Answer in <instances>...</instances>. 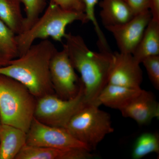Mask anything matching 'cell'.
Here are the masks:
<instances>
[{"instance_id": "8", "label": "cell", "mask_w": 159, "mask_h": 159, "mask_svg": "<svg viewBox=\"0 0 159 159\" xmlns=\"http://www.w3.org/2000/svg\"><path fill=\"white\" fill-rule=\"evenodd\" d=\"M26 145L60 148H82L90 151L66 128L46 125L34 117L27 133Z\"/></svg>"}, {"instance_id": "27", "label": "cell", "mask_w": 159, "mask_h": 159, "mask_svg": "<svg viewBox=\"0 0 159 159\" xmlns=\"http://www.w3.org/2000/svg\"><path fill=\"white\" fill-rule=\"evenodd\" d=\"M1 67V66H0V67Z\"/></svg>"}, {"instance_id": "25", "label": "cell", "mask_w": 159, "mask_h": 159, "mask_svg": "<svg viewBox=\"0 0 159 159\" xmlns=\"http://www.w3.org/2000/svg\"><path fill=\"white\" fill-rule=\"evenodd\" d=\"M150 11L152 19L159 21V0H149Z\"/></svg>"}, {"instance_id": "19", "label": "cell", "mask_w": 159, "mask_h": 159, "mask_svg": "<svg viewBox=\"0 0 159 159\" xmlns=\"http://www.w3.org/2000/svg\"><path fill=\"white\" fill-rule=\"evenodd\" d=\"M153 152L159 153L158 134L144 133L137 138L132 152V157L133 159H140Z\"/></svg>"}, {"instance_id": "2", "label": "cell", "mask_w": 159, "mask_h": 159, "mask_svg": "<svg viewBox=\"0 0 159 159\" xmlns=\"http://www.w3.org/2000/svg\"><path fill=\"white\" fill-rule=\"evenodd\" d=\"M63 44L75 70L80 75L88 103H94L107 85L114 61L112 52L91 51L81 36L66 34Z\"/></svg>"}, {"instance_id": "14", "label": "cell", "mask_w": 159, "mask_h": 159, "mask_svg": "<svg viewBox=\"0 0 159 159\" xmlns=\"http://www.w3.org/2000/svg\"><path fill=\"white\" fill-rule=\"evenodd\" d=\"M27 133L15 126L0 125V159H15L26 144Z\"/></svg>"}, {"instance_id": "24", "label": "cell", "mask_w": 159, "mask_h": 159, "mask_svg": "<svg viewBox=\"0 0 159 159\" xmlns=\"http://www.w3.org/2000/svg\"><path fill=\"white\" fill-rule=\"evenodd\" d=\"M134 16L149 10V0H127Z\"/></svg>"}, {"instance_id": "15", "label": "cell", "mask_w": 159, "mask_h": 159, "mask_svg": "<svg viewBox=\"0 0 159 159\" xmlns=\"http://www.w3.org/2000/svg\"><path fill=\"white\" fill-rule=\"evenodd\" d=\"M99 6L100 16L105 27L124 24L134 16L127 0H102Z\"/></svg>"}, {"instance_id": "5", "label": "cell", "mask_w": 159, "mask_h": 159, "mask_svg": "<svg viewBox=\"0 0 159 159\" xmlns=\"http://www.w3.org/2000/svg\"><path fill=\"white\" fill-rule=\"evenodd\" d=\"M93 103H87L71 118L66 129L91 151L107 134L113 132L111 116Z\"/></svg>"}, {"instance_id": "17", "label": "cell", "mask_w": 159, "mask_h": 159, "mask_svg": "<svg viewBox=\"0 0 159 159\" xmlns=\"http://www.w3.org/2000/svg\"><path fill=\"white\" fill-rule=\"evenodd\" d=\"M20 0H0V20L16 35L25 31V17Z\"/></svg>"}, {"instance_id": "21", "label": "cell", "mask_w": 159, "mask_h": 159, "mask_svg": "<svg viewBox=\"0 0 159 159\" xmlns=\"http://www.w3.org/2000/svg\"><path fill=\"white\" fill-rule=\"evenodd\" d=\"M25 6V31L28 30L36 22L45 9L47 2L46 0H20Z\"/></svg>"}, {"instance_id": "7", "label": "cell", "mask_w": 159, "mask_h": 159, "mask_svg": "<svg viewBox=\"0 0 159 159\" xmlns=\"http://www.w3.org/2000/svg\"><path fill=\"white\" fill-rule=\"evenodd\" d=\"M50 73L51 83L57 97L69 99L77 96L82 81L76 74L64 46L61 51L56 50L51 57Z\"/></svg>"}, {"instance_id": "11", "label": "cell", "mask_w": 159, "mask_h": 159, "mask_svg": "<svg viewBox=\"0 0 159 159\" xmlns=\"http://www.w3.org/2000/svg\"><path fill=\"white\" fill-rule=\"evenodd\" d=\"M125 118L134 119L140 125L149 124L159 118V104L153 93L142 89L141 93L119 110Z\"/></svg>"}, {"instance_id": "22", "label": "cell", "mask_w": 159, "mask_h": 159, "mask_svg": "<svg viewBox=\"0 0 159 159\" xmlns=\"http://www.w3.org/2000/svg\"><path fill=\"white\" fill-rule=\"evenodd\" d=\"M141 63H143L154 87L159 90V55L146 57Z\"/></svg>"}, {"instance_id": "12", "label": "cell", "mask_w": 159, "mask_h": 159, "mask_svg": "<svg viewBox=\"0 0 159 159\" xmlns=\"http://www.w3.org/2000/svg\"><path fill=\"white\" fill-rule=\"evenodd\" d=\"M90 151L82 148L36 147L25 144L15 159H92L97 158Z\"/></svg>"}, {"instance_id": "3", "label": "cell", "mask_w": 159, "mask_h": 159, "mask_svg": "<svg viewBox=\"0 0 159 159\" xmlns=\"http://www.w3.org/2000/svg\"><path fill=\"white\" fill-rule=\"evenodd\" d=\"M37 99L19 81L0 74L1 123L28 132L34 117Z\"/></svg>"}, {"instance_id": "9", "label": "cell", "mask_w": 159, "mask_h": 159, "mask_svg": "<svg viewBox=\"0 0 159 159\" xmlns=\"http://www.w3.org/2000/svg\"><path fill=\"white\" fill-rule=\"evenodd\" d=\"M152 19L150 10H147L124 24L105 28L113 35L120 53L132 54Z\"/></svg>"}, {"instance_id": "6", "label": "cell", "mask_w": 159, "mask_h": 159, "mask_svg": "<svg viewBox=\"0 0 159 159\" xmlns=\"http://www.w3.org/2000/svg\"><path fill=\"white\" fill-rule=\"evenodd\" d=\"M86 104L82 82L74 98L64 99L51 94L37 99L34 117L46 125L66 128L71 118Z\"/></svg>"}, {"instance_id": "23", "label": "cell", "mask_w": 159, "mask_h": 159, "mask_svg": "<svg viewBox=\"0 0 159 159\" xmlns=\"http://www.w3.org/2000/svg\"><path fill=\"white\" fill-rule=\"evenodd\" d=\"M63 9L84 12V8L79 0H50Z\"/></svg>"}, {"instance_id": "13", "label": "cell", "mask_w": 159, "mask_h": 159, "mask_svg": "<svg viewBox=\"0 0 159 159\" xmlns=\"http://www.w3.org/2000/svg\"><path fill=\"white\" fill-rule=\"evenodd\" d=\"M142 90L141 88H129L107 84L99 94L93 104L99 107L103 105L119 110L139 95Z\"/></svg>"}, {"instance_id": "18", "label": "cell", "mask_w": 159, "mask_h": 159, "mask_svg": "<svg viewBox=\"0 0 159 159\" xmlns=\"http://www.w3.org/2000/svg\"><path fill=\"white\" fill-rule=\"evenodd\" d=\"M19 57L16 34L0 20V66Z\"/></svg>"}, {"instance_id": "1", "label": "cell", "mask_w": 159, "mask_h": 159, "mask_svg": "<svg viewBox=\"0 0 159 159\" xmlns=\"http://www.w3.org/2000/svg\"><path fill=\"white\" fill-rule=\"evenodd\" d=\"M57 50L47 39L32 45L25 53L0 67V74L11 77L29 89L36 99L55 94L51 83L50 63Z\"/></svg>"}, {"instance_id": "10", "label": "cell", "mask_w": 159, "mask_h": 159, "mask_svg": "<svg viewBox=\"0 0 159 159\" xmlns=\"http://www.w3.org/2000/svg\"><path fill=\"white\" fill-rule=\"evenodd\" d=\"M140 64L132 54L115 53L108 84L141 89L143 73Z\"/></svg>"}, {"instance_id": "4", "label": "cell", "mask_w": 159, "mask_h": 159, "mask_svg": "<svg viewBox=\"0 0 159 159\" xmlns=\"http://www.w3.org/2000/svg\"><path fill=\"white\" fill-rule=\"evenodd\" d=\"M76 21L89 22L84 12L63 9L50 1L44 13L36 22L27 31L16 35L19 56L25 53L36 39L51 38L56 41H62L66 34L67 26Z\"/></svg>"}, {"instance_id": "20", "label": "cell", "mask_w": 159, "mask_h": 159, "mask_svg": "<svg viewBox=\"0 0 159 159\" xmlns=\"http://www.w3.org/2000/svg\"><path fill=\"white\" fill-rule=\"evenodd\" d=\"M83 6L84 13L89 21L93 23L98 38V45L100 51L109 50L108 43L102 30L99 27L95 16V7L99 0H79Z\"/></svg>"}, {"instance_id": "16", "label": "cell", "mask_w": 159, "mask_h": 159, "mask_svg": "<svg viewBox=\"0 0 159 159\" xmlns=\"http://www.w3.org/2000/svg\"><path fill=\"white\" fill-rule=\"evenodd\" d=\"M132 54L139 63L146 57L159 55V21L152 19Z\"/></svg>"}, {"instance_id": "26", "label": "cell", "mask_w": 159, "mask_h": 159, "mask_svg": "<svg viewBox=\"0 0 159 159\" xmlns=\"http://www.w3.org/2000/svg\"><path fill=\"white\" fill-rule=\"evenodd\" d=\"M1 124H2V123H1V118H0V125H1Z\"/></svg>"}]
</instances>
